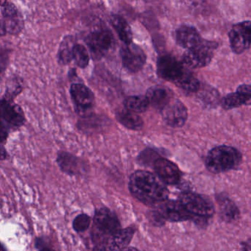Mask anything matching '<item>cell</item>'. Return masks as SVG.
Returning <instances> with one entry per match:
<instances>
[{"label": "cell", "mask_w": 251, "mask_h": 251, "mask_svg": "<svg viewBox=\"0 0 251 251\" xmlns=\"http://www.w3.org/2000/svg\"><path fill=\"white\" fill-rule=\"evenodd\" d=\"M129 189L136 199L149 205L163 202L169 196L165 183L155 175L144 170H139L132 174Z\"/></svg>", "instance_id": "obj_1"}, {"label": "cell", "mask_w": 251, "mask_h": 251, "mask_svg": "<svg viewBox=\"0 0 251 251\" xmlns=\"http://www.w3.org/2000/svg\"><path fill=\"white\" fill-rule=\"evenodd\" d=\"M241 152L233 147H216L207 155L205 164L211 173H220L236 168L242 162Z\"/></svg>", "instance_id": "obj_2"}, {"label": "cell", "mask_w": 251, "mask_h": 251, "mask_svg": "<svg viewBox=\"0 0 251 251\" xmlns=\"http://www.w3.org/2000/svg\"><path fill=\"white\" fill-rule=\"evenodd\" d=\"M120 223L117 215L107 208H101L95 211L92 239L95 244L109 239L120 230Z\"/></svg>", "instance_id": "obj_3"}, {"label": "cell", "mask_w": 251, "mask_h": 251, "mask_svg": "<svg viewBox=\"0 0 251 251\" xmlns=\"http://www.w3.org/2000/svg\"><path fill=\"white\" fill-rule=\"evenodd\" d=\"M179 202L185 209L194 217L199 220H207L211 217L214 213L212 202L202 195L193 192H183L180 195Z\"/></svg>", "instance_id": "obj_4"}, {"label": "cell", "mask_w": 251, "mask_h": 251, "mask_svg": "<svg viewBox=\"0 0 251 251\" xmlns=\"http://www.w3.org/2000/svg\"><path fill=\"white\" fill-rule=\"evenodd\" d=\"M86 45L94 59H100L115 48L114 35L108 30H98L86 36Z\"/></svg>", "instance_id": "obj_5"}, {"label": "cell", "mask_w": 251, "mask_h": 251, "mask_svg": "<svg viewBox=\"0 0 251 251\" xmlns=\"http://www.w3.org/2000/svg\"><path fill=\"white\" fill-rule=\"evenodd\" d=\"M217 44L211 42H201V44L185 52L182 64L187 69H199L206 67L214 56Z\"/></svg>", "instance_id": "obj_6"}, {"label": "cell", "mask_w": 251, "mask_h": 251, "mask_svg": "<svg viewBox=\"0 0 251 251\" xmlns=\"http://www.w3.org/2000/svg\"><path fill=\"white\" fill-rule=\"evenodd\" d=\"M25 121V115L20 105L5 99L0 100V126L10 133L23 127Z\"/></svg>", "instance_id": "obj_7"}, {"label": "cell", "mask_w": 251, "mask_h": 251, "mask_svg": "<svg viewBox=\"0 0 251 251\" xmlns=\"http://www.w3.org/2000/svg\"><path fill=\"white\" fill-rule=\"evenodd\" d=\"M189 71L182 62L170 55H164L157 61V73L161 78L177 84Z\"/></svg>", "instance_id": "obj_8"}, {"label": "cell", "mask_w": 251, "mask_h": 251, "mask_svg": "<svg viewBox=\"0 0 251 251\" xmlns=\"http://www.w3.org/2000/svg\"><path fill=\"white\" fill-rule=\"evenodd\" d=\"M155 217L158 220H168L170 222H181L195 219L189 214L179 201H166L161 202L156 211Z\"/></svg>", "instance_id": "obj_9"}, {"label": "cell", "mask_w": 251, "mask_h": 251, "mask_svg": "<svg viewBox=\"0 0 251 251\" xmlns=\"http://www.w3.org/2000/svg\"><path fill=\"white\" fill-rule=\"evenodd\" d=\"M120 55L125 68L131 73L140 71L146 62V55L143 50L135 44L123 45Z\"/></svg>", "instance_id": "obj_10"}, {"label": "cell", "mask_w": 251, "mask_h": 251, "mask_svg": "<svg viewBox=\"0 0 251 251\" xmlns=\"http://www.w3.org/2000/svg\"><path fill=\"white\" fill-rule=\"evenodd\" d=\"M251 22L238 23L229 32V40L232 50L241 54L251 47Z\"/></svg>", "instance_id": "obj_11"}, {"label": "cell", "mask_w": 251, "mask_h": 251, "mask_svg": "<svg viewBox=\"0 0 251 251\" xmlns=\"http://www.w3.org/2000/svg\"><path fill=\"white\" fill-rule=\"evenodd\" d=\"M70 95L77 111L86 113L93 108L95 95L89 87L83 83H75L70 86Z\"/></svg>", "instance_id": "obj_12"}, {"label": "cell", "mask_w": 251, "mask_h": 251, "mask_svg": "<svg viewBox=\"0 0 251 251\" xmlns=\"http://www.w3.org/2000/svg\"><path fill=\"white\" fill-rule=\"evenodd\" d=\"M163 120L170 127H180L184 126L188 118L187 108L178 100H172L162 110Z\"/></svg>", "instance_id": "obj_13"}, {"label": "cell", "mask_w": 251, "mask_h": 251, "mask_svg": "<svg viewBox=\"0 0 251 251\" xmlns=\"http://www.w3.org/2000/svg\"><path fill=\"white\" fill-rule=\"evenodd\" d=\"M55 161L61 171L67 176H82L86 172L83 161L78 157L67 151H59L57 154Z\"/></svg>", "instance_id": "obj_14"}, {"label": "cell", "mask_w": 251, "mask_h": 251, "mask_svg": "<svg viewBox=\"0 0 251 251\" xmlns=\"http://www.w3.org/2000/svg\"><path fill=\"white\" fill-rule=\"evenodd\" d=\"M154 170L157 177L165 184H177L181 177V173L177 165L166 158L155 160Z\"/></svg>", "instance_id": "obj_15"}, {"label": "cell", "mask_w": 251, "mask_h": 251, "mask_svg": "<svg viewBox=\"0 0 251 251\" xmlns=\"http://www.w3.org/2000/svg\"><path fill=\"white\" fill-rule=\"evenodd\" d=\"M251 99L250 85L244 84L238 87L235 93L229 94L222 100V106L226 110L237 108L242 105H249Z\"/></svg>", "instance_id": "obj_16"}, {"label": "cell", "mask_w": 251, "mask_h": 251, "mask_svg": "<svg viewBox=\"0 0 251 251\" xmlns=\"http://www.w3.org/2000/svg\"><path fill=\"white\" fill-rule=\"evenodd\" d=\"M176 42L185 49H192L202 42L200 33L192 26L182 25L176 30Z\"/></svg>", "instance_id": "obj_17"}, {"label": "cell", "mask_w": 251, "mask_h": 251, "mask_svg": "<svg viewBox=\"0 0 251 251\" xmlns=\"http://www.w3.org/2000/svg\"><path fill=\"white\" fill-rule=\"evenodd\" d=\"M145 97L148 99L149 105L161 111L172 100L170 91L158 86L150 88Z\"/></svg>", "instance_id": "obj_18"}, {"label": "cell", "mask_w": 251, "mask_h": 251, "mask_svg": "<svg viewBox=\"0 0 251 251\" xmlns=\"http://www.w3.org/2000/svg\"><path fill=\"white\" fill-rule=\"evenodd\" d=\"M110 20L111 25L115 29L120 40L124 42V45L132 43L133 33L127 22L123 17L117 14L111 16Z\"/></svg>", "instance_id": "obj_19"}, {"label": "cell", "mask_w": 251, "mask_h": 251, "mask_svg": "<svg viewBox=\"0 0 251 251\" xmlns=\"http://www.w3.org/2000/svg\"><path fill=\"white\" fill-rule=\"evenodd\" d=\"M217 202L220 207V214L223 220L227 222H232L239 217V209L231 200L220 195L217 198Z\"/></svg>", "instance_id": "obj_20"}, {"label": "cell", "mask_w": 251, "mask_h": 251, "mask_svg": "<svg viewBox=\"0 0 251 251\" xmlns=\"http://www.w3.org/2000/svg\"><path fill=\"white\" fill-rule=\"evenodd\" d=\"M117 119L123 126L130 130H139L143 126V120L140 116L127 110L117 113Z\"/></svg>", "instance_id": "obj_21"}, {"label": "cell", "mask_w": 251, "mask_h": 251, "mask_svg": "<svg viewBox=\"0 0 251 251\" xmlns=\"http://www.w3.org/2000/svg\"><path fill=\"white\" fill-rule=\"evenodd\" d=\"M74 45L75 44H73L72 36H67L63 39L60 44L57 55L58 64L65 66L73 61V48Z\"/></svg>", "instance_id": "obj_22"}, {"label": "cell", "mask_w": 251, "mask_h": 251, "mask_svg": "<svg viewBox=\"0 0 251 251\" xmlns=\"http://www.w3.org/2000/svg\"><path fill=\"white\" fill-rule=\"evenodd\" d=\"M124 105L126 110L135 114L145 112L150 105L146 97L143 95L128 97L125 100Z\"/></svg>", "instance_id": "obj_23"}, {"label": "cell", "mask_w": 251, "mask_h": 251, "mask_svg": "<svg viewBox=\"0 0 251 251\" xmlns=\"http://www.w3.org/2000/svg\"><path fill=\"white\" fill-rule=\"evenodd\" d=\"M73 60L80 68L87 67L90 61V55L87 48L81 44H75L73 48Z\"/></svg>", "instance_id": "obj_24"}, {"label": "cell", "mask_w": 251, "mask_h": 251, "mask_svg": "<svg viewBox=\"0 0 251 251\" xmlns=\"http://www.w3.org/2000/svg\"><path fill=\"white\" fill-rule=\"evenodd\" d=\"M176 85L180 89L188 92H198L201 88V83L199 80L189 70Z\"/></svg>", "instance_id": "obj_25"}, {"label": "cell", "mask_w": 251, "mask_h": 251, "mask_svg": "<svg viewBox=\"0 0 251 251\" xmlns=\"http://www.w3.org/2000/svg\"><path fill=\"white\" fill-rule=\"evenodd\" d=\"M3 23L6 29L7 34L16 36L20 34L24 29L25 22L23 15L9 20H4Z\"/></svg>", "instance_id": "obj_26"}, {"label": "cell", "mask_w": 251, "mask_h": 251, "mask_svg": "<svg viewBox=\"0 0 251 251\" xmlns=\"http://www.w3.org/2000/svg\"><path fill=\"white\" fill-rule=\"evenodd\" d=\"M23 86H22L21 83L19 81V78H11L8 81V86L6 87V92H5V96L4 99L6 100L11 101L13 102L14 98L18 96L22 91H23Z\"/></svg>", "instance_id": "obj_27"}, {"label": "cell", "mask_w": 251, "mask_h": 251, "mask_svg": "<svg viewBox=\"0 0 251 251\" xmlns=\"http://www.w3.org/2000/svg\"><path fill=\"white\" fill-rule=\"evenodd\" d=\"M91 225V217L88 214H80L73 220V228L77 233H83L89 229Z\"/></svg>", "instance_id": "obj_28"}, {"label": "cell", "mask_w": 251, "mask_h": 251, "mask_svg": "<svg viewBox=\"0 0 251 251\" xmlns=\"http://www.w3.org/2000/svg\"><path fill=\"white\" fill-rule=\"evenodd\" d=\"M1 8V13L4 20H9V19L15 18L22 15L21 13L19 11L18 8L15 4L11 2H5Z\"/></svg>", "instance_id": "obj_29"}, {"label": "cell", "mask_w": 251, "mask_h": 251, "mask_svg": "<svg viewBox=\"0 0 251 251\" xmlns=\"http://www.w3.org/2000/svg\"><path fill=\"white\" fill-rule=\"evenodd\" d=\"M11 50L7 48L0 49V82L3 78L5 71L9 64Z\"/></svg>", "instance_id": "obj_30"}, {"label": "cell", "mask_w": 251, "mask_h": 251, "mask_svg": "<svg viewBox=\"0 0 251 251\" xmlns=\"http://www.w3.org/2000/svg\"><path fill=\"white\" fill-rule=\"evenodd\" d=\"M35 247L39 251L41 250L46 249V248H51L50 239L48 236H38L35 239Z\"/></svg>", "instance_id": "obj_31"}, {"label": "cell", "mask_w": 251, "mask_h": 251, "mask_svg": "<svg viewBox=\"0 0 251 251\" xmlns=\"http://www.w3.org/2000/svg\"><path fill=\"white\" fill-rule=\"evenodd\" d=\"M8 136H9V131L2 126H0V146L6 143Z\"/></svg>", "instance_id": "obj_32"}, {"label": "cell", "mask_w": 251, "mask_h": 251, "mask_svg": "<svg viewBox=\"0 0 251 251\" xmlns=\"http://www.w3.org/2000/svg\"><path fill=\"white\" fill-rule=\"evenodd\" d=\"M9 155H8V151H6L4 145L0 146V161H5L8 159Z\"/></svg>", "instance_id": "obj_33"}, {"label": "cell", "mask_w": 251, "mask_h": 251, "mask_svg": "<svg viewBox=\"0 0 251 251\" xmlns=\"http://www.w3.org/2000/svg\"><path fill=\"white\" fill-rule=\"evenodd\" d=\"M7 32L3 21H0V37L6 36Z\"/></svg>", "instance_id": "obj_34"}, {"label": "cell", "mask_w": 251, "mask_h": 251, "mask_svg": "<svg viewBox=\"0 0 251 251\" xmlns=\"http://www.w3.org/2000/svg\"><path fill=\"white\" fill-rule=\"evenodd\" d=\"M125 251H139L137 249H136V248H124Z\"/></svg>", "instance_id": "obj_35"}, {"label": "cell", "mask_w": 251, "mask_h": 251, "mask_svg": "<svg viewBox=\"0 0 251 251\" xmlns=\"http://www.w3.org/2000/svg\"><path fill=\"white\" fill-rule=\"evenodd\" d=\"M39 251H56L55 250L52 249V248H46V249L41 250Z\"/></svg>", "instance_id": "obj_36"}, {"label": "cell", "mask_w": 251, "mask_h": 251, "mask_svg": "<svg viewBox=\"0 0 251 251\" xmlns=\"http://www.w3.org/2000/svg\"><path fill=\"white\" fill-rule=\"evenodd\" d=\"M6 1H0V6H2Z\"/></svg>", "instance_id": "obj_37"}, {"label": "cell", "mask_w": 251, "mask_h": 251, "mask_svg": "<svg viewBox=\"0 0 251 251\" xmlns=\"http://www.w3.org/2000/svg\"><path fill=\"white\" fill-rule=\"evenodd\" d=\"M0 251H4L3 248H2V245L0 243Z\"/></svg>", "instance_id": "obj_38"}, {"label": "cell", "mask_w": 251, "mask_h": 251, "mask_svg": "<svg viewBox=\"0 0 251 251\" xmlns=\"http://www.w3.org/2000/svg\"><path fill=\"white\" fill-rule=\"evenodd\" d=\"M124 251V249H123V250H121V251Z\"/></svg>", "instance_id": "obj_39"}]
</instances>
